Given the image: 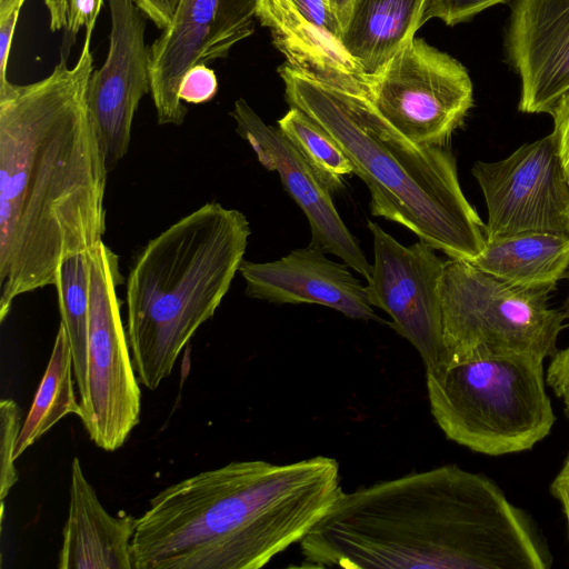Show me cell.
<instances>
[{
	"mask_svg": "<svg viewBox=\"0 0 569 569\" xmlns=\"http://www.w3.org/2000/svg\"><path fill=\"white\" fill-rule=\"evenodd\" d=\"M370 103L410 141L443 147L473 104L467 69L453 57L411 38L368 77Z\"/></svg>",
	"mask_w": 569,
	"mask_h": 569,
	"instance_id": "cell-9",
	"label": "cell"
},
{
	"mask_svg": "<svg viewBox=\"0 0 569 569\" xmlns=\"http://www.w3.org/2000/svg\"><path fill=\"white\" fill-rule=\"evenodd\" d=\"M26 0H0V21L9 18L13 12L20 11Z\"/></svg>",
	"mask_w": 569,
	"mask_h": 569,
	"instance_id": "cell-34",
	"label": "cell"
},
{
	"mask_svg": "<svg viewBox=\"0 0 569 569\" xmlns=\"http://www.w3.org/2000/svg\"><path fill=\"white\" fill-rule=\"evenodd\" d=\"M506 53L520 77L518 109L550 113L569 89V0H510Z\"/></svg>",
	"mask_w": 569,
	"mask_h": 569,
	"instance_id": "cell-15",
	"label": "cell"
},
{
	"mask_svg": "<svg viewBox=\"0 0 569 569\" xmlns=\"http://www.w3.org/2000/svg\"><path fill=\"white\" fill-rule=\"evenodd\" d=\"M103 0H44L49 13V27L52 32L63 31L74 39L81 28L92 36Z\"/></svg>",
	"mask_w": 569,
	"mask_h": 569,
	"instance_id": "cell-24",
	"label": "cell"
},
{
	"mask_svg": "<svg viewBox=\"0 0 569 569\" xmlns=\"http://www.w3.org/2000/svg\"><path fill=\"white\" fill-rule=\"evenodd\" d=\"M279 130L300 152L330 192L340 190L355 168L337 140L297 107L278 120Z\"/></svg>",
	"mask_w": 569,
	"mask_h": 569,
	"instance_id": "cell-23",
	"label": "cell"
},
{
	"mask_svg": "<svg viewBox=\"0 0 569 569\" xmlns=\"http://www.w3.org/2000/svg\"><path fill=\"white\" fill-rule=\"evenodd\" d=\"M138 8L158 29H164L171 21L179 0H133Z\"/></svg>",
	"mask_w": 569,
	"mask_h": 569,
	"instance_id": "cell-30",
	"label": "cell"
},
{
	"mask_svg": "<svg viewBox=\"0 0 569 569\" xmlns=\"http://www.w3.org/2000/svg\"><path fill=\"white\" fill-rule=\"evenodd\" d=\"M565 310H566L567 317H569V293H568L566 302H565Z\"/></svg>",
	"mask_w": 569,
	"mask_h": 569,
	"instance_id": "cell-35",
	"label": "cell"
},
{
	"mask_svg": "<svg viewBox=\"0 0 569 569\" xmlns=\"http://www.w3.org/2000/svg\"><path fill=\"white\" fill-rule=\"evenodd\" d=\"M487 207L486 239L522 232L569 237V179L552 133L471 168Z\"/></svg>",
	"mask_w": 569,
	"mask_h": 569,
	"instance_id": "cell-10",
	"label": "cell"
},
{
	"mask_svg": "<svg viewBox=\"0 0 569 569\" xmlns=\"http://www.w3.org/2000/svg\"><path fill=\"white\" fill-rule=\"evenodd\" d=\"M231 116L237 132L250 144L259 162L277 171L288 194L307 217L310 244L340 258L367 281L372 264L339 216L331 192L279 128L268 126L242 98L234 102Z\"/></svg>",
	"mask_w": 569,
	"mask_h": 569,
	"instance_id": "cell-14",
	"label": "cell"
},
{
	"mask_svg": "<svg viewBox=\"0 0 569 569\" xmlns=\"http://www.w3.org/2000/svg\"><path fill=\"white\" fill-rule=\"evenodd\" d=\"M119 258L103 241L90 253V326L87 391L80 419L99 448L114 451L140 418L141 393L134 373L117 288Z\"/></svg>",
	"mask_w": 569,
	"mask_h": 569,
	"instance_id": "cell-8",
	"label": "cell"
},
{
	"mask_svg": "<svg viewBox=\"0 0 569 569\" xmlns=\"http://www.w3.org/2000/svg\"><path fill=\"white\" fill-rule=\"evenodd\" d=\"M298 12L313 27L339 39L340 27L329 0H291Z\"/></svg>",
	"mask_w": 569,
	"mask_h": 569,
	"instance_id": "cell-28",
	"label": "cell"
},
{
	"mask_svg": "<svg viewBox=\"0 0 569 569\" xmlns=\"http://www.w3.org/2000/svg\"><path fill=\"white\" fill-rule=\"evenodd\" d=\"M507 1L510 0H429L425 18L426 21L437 18L447 26H455L491 6Z\"/></svg>",
	"mask_w": 569,
	"mask_h": 569,
	"instance_id": "cell-26",
	"label": "cell"
},
{
	"mask_svg": "<svg viewBox=\"0 0 569 569\" xmlns=\"http://www.w3.org/2000/svg\"><path fill=\"white\" fill-rule=\"evenodd\" d=\"M218 91L214 71L207 64H197L183 76L179 88V98L188 103L210 101Z\"/></svg>",
	"mask_w": 569,
	"mask_h": 569,
	"instance_id": "cell-27",
	"label": "cell"
},
{
	"mask_svg": "<svg viewBox=\"0 0 569 569\" xmlns=\"http://www.w3.org/2000/svg\"><path fill=\"white\" fill-rule=\"evenodd\" d=\"M471 263L513 286L552 291L569 277V237L530 231L486 239Z\"/></svg>",
	"mask_w": 569,
	"mask_h": 569,
	"instance_id": "cell-20",
	"label": "cell"
},
{
	"mask_svg": "<svg viewBox=\"0 0 569 569\" xmlns=\"http://www.w3.org/2000/svg\"><path fill=\"white\" fill-rule=\"evenodd\" d=\"M19 13L20 11H16L6 20L0 21V83L8 80L7 67Z\"/></svg>",
	"mask_w": 569,
	"mask_h": 569,
	"instance_id": "cell-31",
	"label": "cell"
},
{
	"mask_svg": "<svg viewBox=\"0 0 569 569\" xmlns=\"http://www.w3.org/2000/svg\"><path fill=\"white\" fill-rule=\"evenodd\" d=\"M0 498L3 500L18 481L19 475L14 467V452L21 431V412L17 403L11 399L0 401Z\"/></svg>",
	"mask_w": 569,
	"mask_h": 569,
	"instance_id": "cell-25",
	"label": "cell"
},
{
	"mask_svg": "<svg viewBox=\"0 0 569 569\" xmlns=\"http://www.w3.org/2000/svg\"><path fill=\"white\" fill-rule=\"evenodd\" d=\"M258 0H179L169 24L150 46V93L159 124L179 126L183 76L197 64L226 58L254 32Z\"/></svg>",
	"mask_w": 569,
	"mask_h": 569,
	"instance_id": "cell-11",
	"label": "cell"
},
{
	"mask_svg": "<svg viewBox=\"0 0 569 569\" xmlns=\"http://www.w3.org/2000/svg\"><path fill=\"white\" fill-rule=\"evenodd\" d=\"M251 233L246 216L207 202L151 239L126 282L127 337L139 381L156 390L213 317Z\"/></svg>",
	"mask_w": 569,
	"mask_h": 569,
	"instance_id": "cell-5",
	"label": "cell"
},
{
	"mask_svg": "<svg viewBox=\"0 0 569 569\" xmlns=\"http://www.w3.org/2000/svg\"><path fill=\"white\" fill-rule=\"evenodd\" d=\"M287 101L341 146L370 191V211L413 232L450 259L471 262L485 248V223L459 183L445 147L418 144L392 128L370 102L352 100L283 63Z\"/></svg>",
	"mask_w": 569,
	"mask_h": 569,
	"instance_id": "cell-4",
	"label": "cell"
},
{
	"mask_svg": "<svg viewBox=\"0 0 569 569\" xmlns=\"http://www.w3.org/2000/svg\"><path fill=\"white\" fill-rule=\"evenodd\" d=\"M54 287L61 322L67 331L80 399L87 391L90 326V253L68 259L58 270Z\"/></svg>",
	"mask_w": 569,
	"mask_h": 569,
	"instance_id": "cell-22",
	"label": "cell"
},
{
	"mask_svg": "<svg viewBox=\"0 0 569 569\" xmlns=\"http://www.w3.org/2000/svg\"><path fill=\"white\" fill-rule=\"evenodd\" d=\"M368 227L373 236L370 303L391 317V327L416 348L425 368L443 362L445 261L426 242L403 246L378 223L368 221Z\"/></svg>",
	"mask_w": 569,
	"mask_h": 569,
	"instance_id": "cell-12",
	"label": "cell"
},
{
	"mask_svg": "<svg viewBox=\"0 0 569 569\" xmlns=\"http://www.w3.org/2000/svg\"><path fill=\"white\" fill-rule=\"evenodd\" d=\"M550 492L561 503L569 530V453L550 485Z\"/></svg>",
	"mask_w": 569,
	"mask_h": 569,
	"instance_id": "cell-32",
	"label": "cell"
},
{
	"mask_svg": "<svg viewBox=\"0 0 569 569\" xmlns=\"http://www.w3.org/2000/svg\"><path fill=\"white\" fill-rule=\"evenodd\" d=\"M257 19L287 63L343 97L370 102L368 78L340 40L309 23L291 0H258Z\"/></svg>",
	"mask_w": 569,
	"mask_h": 569,
	"instance_id": "cell-17",
	"label": "cell"
},
{
	"mask_svg": "<svg viewBox=\"0 0 569 569\" xmlns=\"http://www.w3.org/2000/svg\"><path fill=\"white\" fill-rule=\"evenodd\" d=\"M111 28L107 59L92 72L87 106L109 172L127 154L142 97L150 92L147 16L133 0H108Z\"/></svg>",
	"mask_w": 569,
	"mask_h": 569,
	"instance_id": "cell-13",
	"label": "cell"
},
{
	"mask_svg": "<svg viewBox=\"0 0 569 569\" xmlns=\"http://www.w3.org/2000/svg\"><path fill=\"white\" fill-rule=\"evenodd\" d=\"M137 523L133 516L114 517L103 508L74 457L58 568L133 569L131 541Z\"/></svg>",
	"mask_w": 569,
	"mask_h": 569,
	"instance_id": "cell-18",
	"label": "cell"
},
{
	"mask_svg": "<svg viewBox=\"0 0 569 569\" xmlns=\"http://www.w3.org/2000/svg\"><path fill=\"white\" fill-rule=\"evenodd\" d=\"M300 568L546 569L525 512L482 473L457 465L341 489L299 542Z\"/></svg>",
	"mask_w": 569,
	"mask_h": 569,
	"instance_id": "cell-2",
	"label": "cell"
},
{
	"mask_svg": "<svg viewBox=\"0 0 569 569\" xmlns=\"http://www.w3.org/2000/svg\"><path fill=\"white\" fill-rule=\"evenodd\" d=\"M553 119V131L560 159L569 179V89L557 100L550 113Z\"/></svg>",
	"mask_w": 569,
	"mask_h": 569,
	"instance_id": "cell-29",
	"label": "cell"
},
{
	"mask_svg": "<svg viewBox=\"0 0 569 569\" xmlns=\"http://www.w3.org/2000/svg\"><path fill=\"white\" fill-rule=\"evenodd\" d=\"M326 251L309 244L270 262H241L246 295L272 303H316L335 309L348 318L379 320L368 290L342 262L326 257Z\"/></svg>",
	"mask_w": 569,
	"mask_h": 569,
	"instance_id": "cell-16",
	"label": "cell"
},
{
	"mask_svg": "<svg viewBox=\"0 0 569 569\" xmlns=\"http://www.w3.org/2000/svg\"><path fill=\"white\" fill-rule=\"evenodd\" d=\"M335 458L233 461L160 491L138 518L133 569H259L300 542L339 492Z\"/></svg>",
	"mask_w": 569,
	"mask_h": 569,
	"instance_id": "cell-3",
	"label": "cell"
},
{
	"mask_svg": "<svg viewBox=\"0 0 569 569\" xmlns=\"http://www.w3.org/2000/svg\"><path fill=\"white\" fill-rule=\"evenodd\" d=\"M73 361L66 328L60 323L50 360L18 438L14 459L39 440L60 419L81 407L73 390Z\"/></svg>",
	"mask_w": 569,
	"mask_h": 569,
	"instance_id": "cell-21",
	"label": "cell"
},
{
	"mask_svg": "<svg viewBox=\"0 0 569 569\" xmlns=\"http://www.w3.org/2000/svg\"><path fill=\"white\" fill-rule=\"evenodd\" d=\"M543 362L508 355L426 368L433 420L449 440L475 452L502 456L531 449L556 421Z\"/></svg>",
	"mask_w": 569,
	"mask_h": 569,
	"instance_id": "cell-6",
	"label": "cell"
},
{
	"mask_svg": "<svg viewBox=\"0 0 569 569\" xmlns=\"http://www.w3.org/2000/svg\"><path fill=\"white\" fill-rule=\"evenodd\" d=\"M548 289L502 281L469 261H445L441 282L446 361L557 352L566 312L550 308Z\"/></svg>",
	"mask_w": 569,
	"mask_h": 569,
	"instance_id": "cell-7",
	"label": "cell"
},
{
	"mask_svg": "<svg viewBox=\"0 0 569 569\" xmlns=\"http://www.w3.org/2000/svg\"><path fill=\"white\" fill-rule=\"evenodd\" d=\"M429 0H355L339 38L368 78L380 71L427 22Z\"/></svg>",
	"mask_w": 569,
	"mask_h": 569,
	"instance_id": "cell-19",
	"label": "cell"
},
{
	"mask_svg": "<svg viewBox=\"0 0 569 569\" xmlns=\"http://www.w3.org/2000/svg\"><path fill=\"white\" fill-rule=\"evenodd\" d=\"M353 2L355 0H329L331 10L337 19L341 32L348 22Z\"/></svg>",
	"mask_w": 569,
	"mask_h": 569,
	"instance_id": "cell-33",
	"label": "cell"
},
{
	"mask_svg": "<svg viewBox=\"0 0 569 569\" xmlns=\"http://www.w3.org/2000/svg\"><path fill=\"white\" fill-rule=\"evenodd\" d=\"M46 78L0 83V321L21 295L54 286L70 258L106 232L109 173L89 116L91 36Z\"/></svg>",
	"mask_w": 569,
	"mask_h": 569,
	"instance_id": "cell-1",
	"label": "cell"
}]
</instances>
